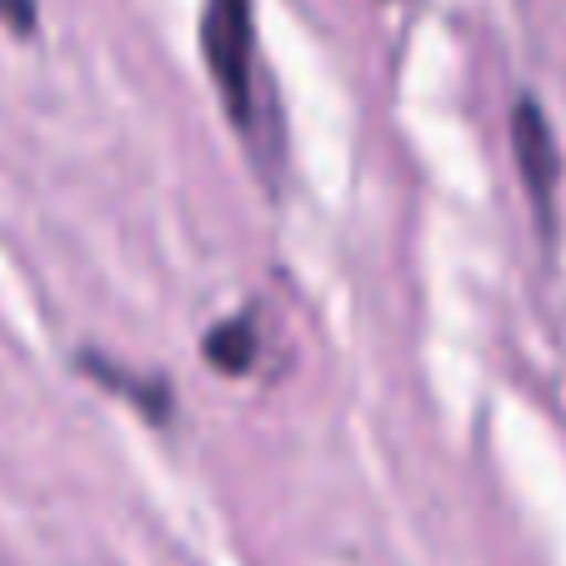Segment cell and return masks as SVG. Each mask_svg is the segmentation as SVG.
Masks as SVG:
<instances>
[{
  "mask_svg": "<svg viewBox=\"0 0 566 566\" xmlns=\"http://www.w3.org/2000/svg\"><path fill=\"white\" fill-rule=\"evenodd\" d=\"M251 45H256V11H251V0H206L201 55L226 101V116L241 130L251 120V75H256V51Z\"/></svg>",
  "mask_w": 566,
  "mask_h": 566,
  "instance_id": "cell-1",
  "label": "cell"
},
{
  "mask_svg": "<svg viewBox=\"0 0 566 566\" xmlns=\"http://www.w3.org/2000/svg\"><path fill=\"white\" fill-rule=\"evenodd\" d=\"M512 156H516V176H522L526 196H532L542 226H552V206H556V181H562V156H556V136L546 126L542 106L532 96H522L512 106Z\"/></svg>",
  "mask_w": 566,
  "mask_h": 566,
  "instance_id": "cell-2",
  "label": "cell"
},
{
  "mask_svg": "<svg viewBox=\"0 0 566 566\" xmlns=\"http://www.w3.org/2000/svg\"><path fill=\"white\" fill-rule=\"evenodd\" d=\"M206 356H211L221 371H251V361H256V326L251 321H226L221 332H211V342H206Z\"/></svg>",
  "mask_w": 566,
  "mask_h": 566,
  "instance_id": "cell-3",
  "label": "cell"
}]
</instances>
